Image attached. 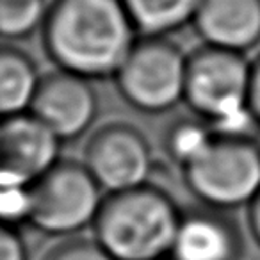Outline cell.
Here are the masks:
<instances>
[{"instance_id": "6da1fadb", "label": "cell", "mask_w": 260, "mask_h": 260, "mask_svg": "<svg viewBox=\"0 0 260 260\" xmlns=\"http://www.w3.org/2000/svg\"><path fill=\"white\" fill-rule=\"evenodd\" d=\"M139 36L123 0H50L41 27L55 68L93 82L114 79Z\"/></svg>"}, {"instance_id": "7a4b0ae2", "label": "cell", "mask_w": 260, "mask_h": 260, "mask_svg": "<svg viewBox=\"0 0 260 260\" xmlns=\"http://www.w3.org/2000/svg\"><path fill=\"white\" fill-rule=\"evenodd\" d=\"M182 212L170 192L148 182L105 194L93 234L114 260H168Z\"/></svg>"}, {"instance_id": "3957f363", "label": "cell", "mask_w": 260, "mask_h": 260, "mask_svg": "<svg viewBox=\"0 0 260 260\" xmlns=\"http://www.w3.org/2000/svg\"><path fill=\"white\" fill-rule=\"evenodd\" d=\"M249 80L246 54L202 45L187 54L184 102L217 136L251 138L258 123L249 107Z\"/></svg>"}, {"instance_id": "277c9868", "label": "cell", "mask_w": 260, "mask_h": 260, "mask_svg": "<svg viewBox=\"0 0 260 260\" xmlns=\"http://www.w3.org/2000/svg\"><path fill=\"white\" fill-rule=\"evenodd\" d=\"M182 175L189 192L203 207L223 212L248 207L260 191V145L253 138L216 134Z\"/></svg>"}, {"instance_id": "5b68a950", "label": "cell", "mask_w": 260, "mask_h": 260, "mask_svg": "<svg viewBox=\"0 0 260 260\" xmlns=\"http://www.w3.org/2000/svg\"><path fill=\"white\" fill-rule=\"evenodd\" d=\"M187 54L168 36H139L114 75L121 98L139 112L162 114L184 102Z\"/></svg>"}, {"instance_id": "8992f818", "label": "cell", "mask_w": 260, "mask_h": 260, "mask_svg": "<svg viewBox=\"0 0 260 260\" xmlns=\"http://www.w3.org/2000/svg\"><path fill=\"white\" fill-rule=\"evenodd\" d=\"M30 224L52 237H72L93 226L105 200L84 162L61 159L30 185Z\"/></svg>"}, {"instance_id": "52a82bcc", "label": "cell", "mask_w": 260, "mask_h": 260, "mask_svg": "<svg viewBox=\"0 0 260 260\" xmlns=\"http://www.w3.org/2000/svg\"><path fill=\"white\" fill-rule=\"evenodd\" d=\"M82 162L105 194H112L148 184L153 150L139 128L112 121L91 134Z\"/></svg>"}, {"instance_id": "ba28073f", "label": "cell", "mask_w": 260, "mask_h": 260, "mask_svg": "<svg viewBox=\"0 0 260 260\" xmlns=\"http://www.w3.org/2000/svg\"><path fill=\"white\" fill-rule=\"evenodd\" d=\"M29 112L62 143L79 139L98 116L93 80L55 68L41 75Z\"/></svg>"}, {"instance_id": "9c48e42d", "label": "cell", "mask_w": 260, "mask_h": 260, "mask_svg": "<svg viewBox=\"0 0 260 260\" xmlns=\"http://www.w3.org/2000/svg\"><path fill=\"white\" fill-rule=\"evenodd\" d=\"M62 141L30 112L0 119V178L32 185L61 157Z\"/></svg>"}, {"instance_id": "30bf717a", "label": "cell", "mask_w": 260, "mask_h": 260, "mask_svg": "<svg viewBox=\"0 0 260 260\" xmlns=\"http://www.w3.org/2000/svg\"><path fill=\"white\" fill-rule=\"evenodd\" d=\"M244 235L228 212L209 207L182 212L168 260H242Z\"/></svg>"}, {"instance_id": "8fae6325", "label": "cell", "mask_w": 260, "mask_h": 260, "mask_svg": "<svg viewBox=\"0 0 260 260\" xmlns=\"http://www.w3.org/2000/svg\"><path fill=\"white\" fill-rule=\"evenodd\" d=\"M192 27L203 45L248 54L260 43V0H203Z\"/></svg>"}, {"instance_id": "7c38bea8", "label": "cell", "mask_w": 260, "mask_h": 260, "mask_svg": "<svg viewBox=\"0 0 260 260\" xmlns=\"http://www.w3.org/2000/svg\"><path fill=\"white\" fill-rule=\"evenodd\" d=\"M40 79L32 57L13 45H0V119L30 111Z\"/></svg>"}, {"instance_id": "4fadbf2b", "label": "cell", "mask_w": 260, "mask_h": 260, "mask_svg": "<svg viewBox=\"0 0 260 260\" xmlns=\"http://www.w3.org/2000/svg\"><path fill=\"white\" fill-rule=\"evenodd\" d=\"M141 36H170L192 25L203 0H123Z\"/></svg>"}, {"instance_id": "5bb4252c", "label": "cell", "mask_w": 260, "mask_h": 260, "mask_svg": "<svg viewBox=\"0 0 260 260\" xmlns=\"http://www.w3.org/2000/svg\"><path fill=\"white\" fill-rule=\"evenodd\" d=\"M216 138L209 123L192 114L171 123L164 134V152L180 170L191 166Z\"/></svg>"}, {"instance_id": "9a60e30c", "label": "cell", "mask_w": 260, "mask_h": 260, "mask_svg": "<svg viewBox=\"0 0 260 260\" xmlns=\"http://www.w3.org/2000/svg\"><path fill=\"white\" fill-rule=\"evenodd\" d=\"M50 0H0V38L25 40L41 32Z\"/></svg>"}, {"instance_id": "2e32d148", "label": "cell", "mask_w": 260, "mask_h": 260, "mask_svg": "<svg viewBox=\"0 0 260 260\" xmlns=\"http://www.w3.org/2000/svg\"><path fill=\"white\" fill-rule=\"evenodd\" d=\"M30 185L0 178V224L20 230L23 224H30Z\"/></svg>"}, {"instance_id": "e0dca14e", "label": "cell", "mask_w": 260, "mask_h": 260, "mask_svg": "<svg viewBox=\"0 0 260 260\" xmlns=\"http://www.w3.org/2000/svg\"><path fill=\"white\" fill-rule=\"evenodd\" d=\"M43 260H114L96 239H79L70 237L52 248Z\"/></svg>"}, {"instance_id": "ac0fdd59", "label": "cell", "mask_w": 260, "mask_h": 260, "mask_svg": "<svg viewBox=\"0 0 260 260\" xmlns=\"http://www.w3.org/2000/svg\"><path fill=\"white\" fill-rule=\"evenodd\" d=\"M0 260H29V249L18 228L0 224Z\"/></svg>"}, {"instance_id": "d6986e66", "label": "cell", "mask_w": 260, "mask_h": 260, "mask_svg": "<svg viewBox=\"0 0 260 260\" xmlns=\"http://www.w3.org/2000/svg\"><path fill=\"white\" fill-rule=\"evenodd\" d=\"M249 107L260 125V55L251 61V80H249Z\"/></svg>"}, {"instance_id": "ffe728a7", "label": "cell", "mask_w": 260, "mask_h": 260, "mask_svg": "<svg viewBox=\"0 0 260 260\" xmlns=\"http://www.w3.org/2000/svg\"><path fill=\"white\" fill-rule=\"evenodd\" d=\"M248 228L251 237L260 246V191L248 205Z\"/></svg>"}]
</instances>
